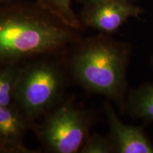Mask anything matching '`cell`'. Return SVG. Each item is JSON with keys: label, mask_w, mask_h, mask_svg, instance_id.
I'll use <instances>...</instances> for the list:
<instances>
[{"label": "cell", "mask_w": 153, "mask_h": 153, "mask_svg": "<svg viewBox=\"0 0 153 153\" xmlns=\"http://www.w3.org/2000/svg\"><path fill=\"white\" fill-rule=\"evenodd\" d=\"M78 31L38 2L0 5V67L62 54L81 39Z\"/></svg>", "instance_id": "1"}, {"label": "cell", "mask_w": 153, "mask_h": 153, "mask_svg": "<svg viewBox=\"0 0 153 153\" xmlns=\"http://www.w3.org/2000/svg\"><path fill=\"white\" fill-rule=\"evenodd\" d=\"M16 0H0V5L7 4H9L11 2H14Z\"/></svg>", "instance_id": "13"}, {"label": "cell", "mask_w": 153, "mask_h": 153, "mask_svg": "<svg viewBox=\"0 0 153 153\" xmlns=\"http://www.w3.org/2000/svg\"><path fill=\"white\" fill-rule=\"evenodd\" d=\"M92 123L87 111L72 102H61L31 128L47 152L76 153L90 134Z\"/></svg>", "instance_id": "4"}, {"label": "cell", "mask_w": 153, "mask_h": 153, "mask_svg": "<svg viewBox=\"0 0 153 153\" xmlns=\"http://www.w3.org/2000/svg\"><path fill=\"white\" fill-rule=\"evenodd\" d=\"M80 153L115 152L114 145L109 136L105 137L97 133L89 134L79 150Z\"/></svg>", "instance_id": "11"}, {"label": "cell", "mask_w": 153, "mask_h": 153, "mask_svg": "<svg viewBox=\"0 0 153 153\" xmlns=\"http://www.w3.org/2000/svg\"><path fill=\"white\" fill-rule=\"evenodd\" d=\"M108 35L101 33L76 42L68 70L82 87L111 99L124 110L131 48Z\"/></svg>", "instance_id": "2"}, {"label": "cell", "mask_w": 153, "mask_h": 153, "mask_svg": "<svg viewBox=\"0 0 153 153\" xmlns=\"http://www.w3.org/2000/svg\"><path fill=\"white\" fill-rule=\"evenodd\" d=\"M152 64H153V57H152Z\"/></svg>", "instance_id": "14"}, {"label": "cell", "mask_w": 153, "mask_h": 153, "mask_svg": "<svg viewBox=\"0 0 153 153\" xmlns=\"http://www.w3.org/2000/svg\"><path fill=\"white\" fill-rule=\"evenodd\" d=\"M56 55L34 57L19 68L14 104L32 126L62 102L68 83V67Z\"/></svg>", "instance_id": "3"}, {"label": "cell", "mask_w": 153, "mask_h": 153, "mask_svg": "<svg viewBox=\"0 0 153 153\" xmlns=\"http://www.w3.org/2000/svg\"><path fill=\"white\" fill-rule=\"evenodd\" d=\"M82 2L85 4V6L94 4L105 2V1H131L133 0H81Z\"/></svg>", "instance_id": "12"}, {"label": "cell", "mask_w": 153, "mask_h": 153, "mask_svg": "<svg viewBox=\"0 0 153 153\" xmlns=\"http://www.w3.org/2000/svg\"><path fill=\"white\" fill-rule=\"evenodd\" d=\"M125 109L133 117L153 121V82L130 91L125 102Z\"/></svg>", "instance_id": "8"}, {"label": "cell", "mask_w": 153, "mask_h": 153, "mask_svg": "<svg viewBox=\"0 0 153 153\" xmlns=\"http://www.w3.org/2000/svg\"><path fill=\"white\" fill-rule=\"evenodd\" d=\"M37 2L70 27L77 30L82 28L81 22L72 8L71 0H37Z\"/></svg>", "instance_id": "9"}, {"label": "cell", "mask_w": 153, "mask_h": 153, "mask_svg": "<svg viewBox=\"0 0 153 153\" xmlns=\"http://www.w3.org/2000/svg\"><path fill=\"white\" fill-rule=\"evenodd\" d=\"M21 65L0 67V106L14 104L15 87Z\"/></svg>", "instance_id": "10"}, {"label": "cell", "mask_w": 153, "mask_h": 153, "mask_svg": "<svg viewBox=\"0 0 153 153\" xmlns=\"http://www.w3.org/2000/svg\"><path fill=\"white\" fill-rule=\"evenodd\" d=\"M32 128L16 105L0 106V152L33 153L24 145L26 132Z\"/></svg>", "instance_id": "6"}, {"label": "cell", "mask_w": 153, "mask_h": 153, "mask_svg": "<svg viewBox=\"0 0 153 153\" xmlns=\"http://www.w3.org/2000/svg\"><path fill=\"white\" fill-rule=\"evenodd\" d=\"M141 12L140 8L131 1H105L85 6L82 21L88 27L111 34L130 18L139 16Z\"/></svg>", "instance_id": "5"}, {"label": "cell", "mask_w": 153, "mask_h": 153, "mask_svg": "<svg viewBox=\"0 0 153 153\" xmlns=\"http://www.w3.org/2000/svg\"><path fill=\"white\" fill-rule=\"evenodd\" d=\"M104 107L115 152L153 153V145L142 128L123 123L109 103Z\"/></svg>", "instance_id": "7"}]
</instances>
